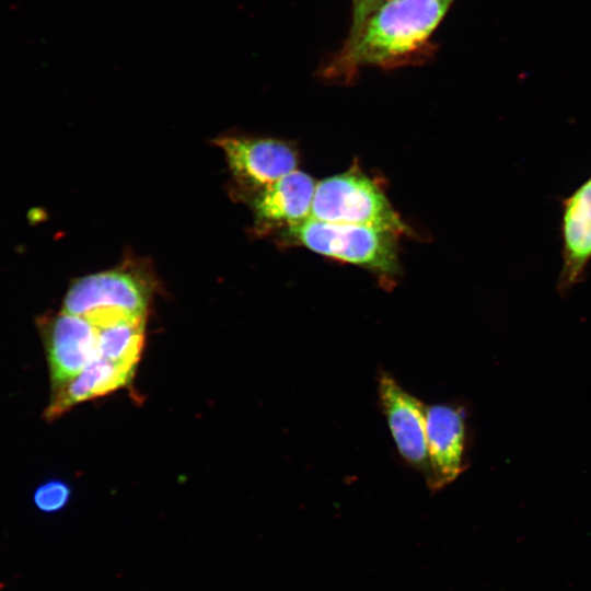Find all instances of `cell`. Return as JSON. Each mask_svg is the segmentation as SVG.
I'll return each mask as SVG.
<instances>
[{
  "mask_svg": "<svg viewBox=\"0 0 591 591\" xmlns=\"http://www.w3.org/2000/svg\"><path fill=\"white\" fill-rule=\"evenodd\" d=\"M563 266L557 290L566 294L584 279L591 260V176L561 201Z\"/></svg>",
  "mask_w": 591,
  "mask_h": 591,
  "instance_id": "obj_9",
  "label": "cell"
},
{
  "mask_svg": "<svg viewBox=\"0 0 591 591\" xmlns=\"http://www.w3.org/2000/svg\"><path fill=\"white\" fill-rule=\"evenodd\" d=\"M136 368L126 367L97 357L77 376L56 392L45 412L47 420H54L77 404L111 394L130 383Z\"/></svg>",
  "mask_w": 591,
  "mask_h": 591,
  "instance_id": "obj_11",
  "label": "cell"
},
{
  "mask_svg": "<svg viewBox=\"0 0 591 591\" xmlns=\"http://www.w3.org/2000/svg\"><path fill=\"white\" fill-rule=\"evenodd\" d=\"M146 321L121 323L99 332V357L137 368L144 345Z\"/></svg>",
  "mask_w": 591,
  "mask_h": 591,
  "instance_id": "obj_12",
  "label": "cell"
},
{
  "mask_svg": "<svg viewBox=\"0 0 591 591\" xmlns=\"http://www.w3.org/2000/svg\"><path fill=\"white\" fill-rule=\"evenodd\" d=\"M385 0H352V24L349 38L361 28L369 15Z\"/></svg>",
  "mask_w": 591,
  "mask_h": 591,
  "instance_id": "obj_14",
  "label": "cell"
},
{
  "mask_svg": "<svg viewBox=\"0 0 591 591\" xmlns=\"http://www.w3.org/2000/svg\"><path fill=\"white\" fill-rule=\"evenodd\" d=\"M289 235L327 257L383 274L398 269L394 233L385 230L309 218L289 228Z\"/></svg>",
  "mask_w": 591,
  "mask_h": 591,
  "instance_id": "obj_3",
  "label": "cell"
},
{
  "mask_svg": "<svg viewBox=\"0 0 591 591\" xmlns=\"http://www.w3.org/2000/svg\"><path fill=\"white\" fill-rule=\"evenodd\" d=\"M234 178L244 187L262 190L296 170V151L276 139L223 136L215 140Z\"/></svg>",
  "mask_w": 591,
  "mask_h": 591,
  "instance_id": "obj_5",
  "label": "cell"
},
{
  "mask_svg": "<svg viewBox=\"0 0 591 591\" xmlns=\"http://www.w3.org/2000/svg\"><path fill=\"white\" fill-rule=\"evenodd\" d=\"M426 436L429 462L428 486L439 490L463 470L465 419L460 407L437 404L427 407Z\"/></svg>",
  "mask_w": 591,
  "mask_h": 591,
  "instance_id": "obj_8",
  "label": "cell"
},
{
  "mask_svg": "<svg viewBox=\"0 0 591 591\" xmlns=\"http://www.w3.org/2000/svg\"><path fill=\"white\" fill-rule=\"evenodd\" d=\"M454 0H385L348 38L335 70L383 65L416 51L439 25Z\"/></svg>",
  "mask_w": 591,
  "mask_h": 591,
  "instance_id": "obj_1",
  "label": "cell"
},
{
  "mask_svg": "<svg viewBox=\"0 0 591 591\" xmlns=\"http://www.w3.org/2000/svg\"><path fill=\"white\" fill-rule=\"evenodd\" d=\"M45 344L55 389L72 380L99 357L97 328L85 318L65 312L48 323Z\"/></svg>",
  "mask_w": 591,
  "mask_h": 591,
  "instance_id": "obj_7",
  "label": "cell"
},
{
  "mask_svg": "<svg viewBox=\"0 0 591 591\" xmlns=\"http://www.w3.org/2000/svg\"><path fill=\"white\" fill-rule=\"evenodd\" d=\"M71 489L62 480H48L38 486L33 500L36 508L45 513H54L65 508L70 499Z\"/></svg>",
  "mask_w": 591,
  "mask_h": 591,
  "instance_id": "obj_13",
  "label": "cell"
},
{
  "mask_svg": "<svg viewBox=\"0 0 591 591\" xmlns=\"http://www.w3.org/2000/svg\"><path fill=\"white\" fill-rule=\"evenodd\" d=\"M382 410L401 456L426 479L429 462L426 436L427 406L405 391L394 378L382 372L379 378Z\"/></svg>",
  "mask_w": 591,
  "mask_h": 591,
  "instance_id": "obj_6",
  "label": "cell"
},
{
  "mask_svg": "<svg viewBox=\"0 0 591 591\" xmlns=\"http://www.w3.org/2000/svg\"><path fill=\"white\" fill-rule=\"evenodd\" d=\"M149 299L148 287L135 274L107 270L76 280L65 297L62 312L104 328L146 321Z\"/></svg>",
  "mask_w": 591,
  "mask_h": 591,
  "instance_id": "obj_2",
  "label": "cell"
},
{
  "mask_svg": "<svg viewBox=\"0 0 591 591\" xmlns=\"http://www.w3.org/2000/svg\"><path fill=\"white\" fill-rule=\"evenodd\" d=\"M313 178L293 170L259 190L253 209L259 223L292 228L311 217L315 193Z\"/></svg>",
  "mask_w": 591,
  "mask_h": 591,
  "instance_id": "obj_10",
  "label": "cell"
},
{
  "mask_svg": "<svg viewBox=\"0 0 591 591\" xmlns=\"http://www.w3.org/2000/svg\"><path fill=\"white\" fill-rule=\"evenodd\" d=\"M310 218L367 225L394 234L406 231L379 186L357 172L334 175L317 183Z\"/></svg>",
  "mask_w": 591,
  "mask_h": 591,
  "instance_id": "obj_4",
  "label": "cell"
}]
</instances>
